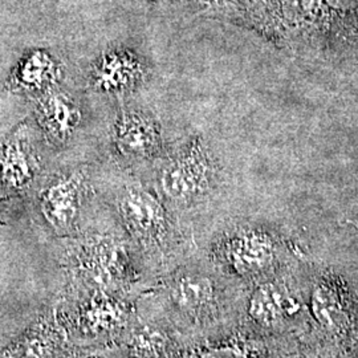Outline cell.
Instances as JSON below:
<instances>
[{"label":"cell","mask_w":358,"mask_h":358,"mask_svg":"<svg viewBox=\"0 0 358 358\" xmlns=\"http://www.w3.org/2000/svg\"><path fill=\"white\" fill-rule=\"evenodd\" d=\"M306 292L280 275L244 287L238 322L254 332L284 337L307 327Z\"/></svg>","instance_id":"cell-5"},{"label":"cell","mask_w":358,"mask_h":358,"mask_svg":"<svg viewBox=\"0 0 358 358\" xmlns=\"http://www.w3.org/2000/svg\"><path fill=\"white\" fill-rule=\"evenodd\" d=\"M207 173L203 154L199 146L192 145L161 169L157 192L169 208L190 207L207 190Z\"/></svg>","instance_id":"cell-10"},{"label":"cell","mask_w":358,"mask_h":358,"mask_svg":"<svg viewBox=\"0 0 358 358\" xmlns=\"http://www.w3.org/2000/svg\"><path fill=\"white\" fill-rule=\"evenodd\" d=\"M145 77V65L129 50L115 48L103 52L94 63L90 80L96 90L105 93L131 90Z\"/></svg>","instance_id":"cell-13"},{"label":"cell","mask_w":358,"mask_h":358,"mask_svg":"<svg viewBox=\"0 0 358 358\" xmlns=\"http://www.w3.org/2000/svg\"><path fill=\"white\" fill-rule=\"evenodd\" d=\"M308 316L350 357L358 356V294L337 275L325 273L306 288Z\"/></svg>","instance_id":"cell-6"},{"label":"cell","mask_w":358,"mask_h":358,"mask_svg":"<svg viewBox=\"0 0 358 358\" xmlns=\"http://www.w3.org/2000/svg\"><path fill=\"white\" fill-rule=\"evenodd\" d=\"M60 266L64 287L97 288L141 296L157 279L127 235L85 230L68 238Z\"/></svg>","instance_id":"cell-2"},{"label":"cell","mask_w":358,"mask_h":358,"mask_svg":"<svg viewBox=\"0 0 358 358\" xmlns=\"http://www.w3.org/2000/svg\"><path fill=\"white\" fill-rule=\"evenodd\" d=\"M138 299L97 288L63 287L53 309L71 355L97 353L115 345L137 317Z\"/></svg>","instance_id":"cell-3"},{"label":"cell","mask_w":358,"mask_h":358,"mask_svg":"<svg viewBox=\"0 0 358 358\" xmlns=\"http://www.w3.org/2000/svg\"><path fill=\"white\" fill-rule=\"evenodd\" d=\"M88 186L84 171L73 170L48 179L38 192L35 210L44 227L59 239L81 234Z\"/></svg>","instance_id":"cell-8"},{"label":"cell","mask_w":358,"mask_h":358,"mask_svg":"<svg viewBox=\"0 0 358 358\" xmlns=\"http://www.w3.org/2000/svg\"><path fill=\"white\" fill-rule=\"evenodd\" d=\"M211 264L244 287L279 275L273 244L267 235L252 229L224 235L214 245Z\"/></svg>","instance_id":"cell-7"},{"label":"cell","mask_w":358,"mask_h":358,"mask_svg":"<svg viewBox=\"0 0 358 358\" xmlns=\"http://www.w3.org/2000/svg\"><path fill=\"white\" fill-rule=\"evenodd\" d=\"M244 285L213 264L178 262L140 300L182 336L215 332L238 322Z\"/></svg>","instance_id":"cell-1"},{"label":"cell","mask_w":358,"mask_h":358,"mask_svg":"<svg viewBox=\"0 0 358 358\" xmlns=\"http://www.w3.org/2000/svg\"><path fill=\"white\" fill-rule=\"evenodd\" d=\"M282 337L254 332L239 322L215 332L185 336L179 358H292Z\"/></svg>","instance_id":"cell-9"},{"label":"cell","mask_w":358,"mask_h":358,"mask_svg":"<svg viewBox=\"0 0 358 358\" xmlns=\"http://www.w3.org/2000/svg\"><path fill=\"white\" fill-rule=\"evenodd\" d=\"M113 207L124 234L157 278L180 262L176 222L158 192L140 183L125 185L115 192Z\"/></svg>","instance_id":"cell-4"},{"label":"cell","mask_w":358,"mask_h":358,"mask_svg":"<svg viewBox=\"0 0 358 358\" xmlns=\"http://www.w3.org/2000/svg\"><path fill=\"white\" fill-rule=\"evenodd\" d=\"M40 161L27 129L20 125L0 141V190L27 192L36 182Z\"/></svg>","instance_id":"cell-11"},{"label":"cell","mask_w":358,"mask_h":358,"mask_svg":"<svg viewBox=\"0 0 358 358\" xmlns=\"http://www.w3.org/2000/svg\"><path fill=\"white\" fill-rule=\"evenodd\" d=\"M113 131L117 149L127 157L152 158L162 149V136L157 121L140 110L121 109Z\"/></svg>","instance_id":"cell-12"},{"label":"cell","mask_w":358,"mask_h":358,"mask_svg":"<svg viewBox=\"0 0 358 358\" xmlns=\"http://www.w3.org/2000/svg\"><path fill=\"white\" fill-rule=\"evenodd\" d=\"M59 76V64L51 55L41 50H34L27 52L15 65L7 88L13 93L22 94L45 93L52 90Z\"/></svg>","instance_id":"cell-15"},{"label":"cell","mask_w":358,"mask_h":358,"mask_svg":"<svg viewBox=\"0 0 358 358\" xmlns=\"http://www.w3.org/2000/svg\"><path fill=\"white\" fill-rule=\"evenodd\" d=\"M36 118L48 138L55 142L68 141L81 122V110L63 92H45L36 105Z\"/></svg>","instance_id":"cell-14"}]
</instances>
